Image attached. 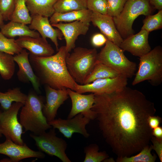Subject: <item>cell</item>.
Instances as JSON below:
<instances>
[{
	"label": "cell",
	"instance_id": "obj_1",
	"mask_svg": "<svg viewBox=\"0 0 162 162\" xmlns=\"http://www.w3.org/2000/svg\"><path fill=\"white\" fill-rule=\"evenodd\" d=\"M94 95L92 110L104 138L117 158L131 156L149 145L153 136L148 120L156 110L142 92L126 86Z\"/></svg>",
	"mask_w": 162,
	"mask_h": 162
},
{
	"label": "cell",
	"instance_id": "obj_2",
	"mask_svg": "<svg viewBox=\"0 0 162 162\" xmlns=\"http://www.w3.org/2000/svg\"><path fill=\"white\" fill-rule=\"evenodd\" d=\"M56 53L46 57L29 54L30 63L40 84L56 89L70 88L74 91L77 83L70 75L66 58L68 53L65 46L59 48Z\"/></svg>",
	"mask_w": 162,
	"mask_h": 162
},
{
	"label": "cell",
	"instance_id": "obj_3",
	"mask_svg": "<svg viewBox=\"0 0 162 162\" xmlns=\"http://www.w3.org/2000/svg\"><path fill=\"white\" fill-rule=\"evenodd\" d=\"M44 104L42 97L29 91L20 115V122L26 131L38 135L51 128L43 113Z\"/></svg>",
	"mask_w": 162,
	"mask_h": 162
},
{
	"label": "cell",
	"instance_id": "obj_4",
	"mask_svg": "<svg viewBox=\"0 0 162 162\" xmlns=\"http://www.w3.org/2000/svg\"><path fill=\"white\" fill-rule=\"evenodd\" d=\"M98 53L95 48L77 47L66 57L68 70L77 83L83 85L85 79L93 69L97 62Z\"/></svg>",
	"mask_w": 162,
	"mask_h": 162
},
{
	"label": "cell",
	"instance_id": "obj_5",
	"mask_svg": "<svg viewBox=\"0 0 162 162\" xmlns=\"http://www.w3.org/2000/svg\"><path fill=\"white\" fill-rule=\"evenodd\" d=\"M154 9L149 0H127L120 14L112 17L116 27L122 38L124 39L134 34L133 24L138 16L151 15Z\"/></svg>",
	"mask_w": 162,
	"mask_h": 162
},
{
	"label": "cell",
	"instance_id": "obj_6",
	"mask_svg": "<svg viewBox=\"0 0 162 162\" xmlns=\"http://www.w3.org/2000/svg\"><path fill=\"white\" fill-rule=\"evenodd\" d=\"M148 80L153 86L162 82V48L157 46L140 57L137 71L132 82L133 85Z\"/></svg>",
	"mask_w": 162,
	"mask_h": 162
},
{
	"label": "cell",
	"instance_id": "obj_7",
	"mask_svg": "<svg viewBox=\"0 0 162 162\" xmlns=\"http://www.w3.org/2000/svg\"><path fill=\"white\" fill-rule=\"evenodd\" d=\"M124 51L107 40L104 47L98 53L97 62L102 63L127 78H131L136 70V63L129 60Z\"/></svg>",
	"mask_w": 162,
	"mask_h": 162
},
{
	"label": "cell",
	"instance_id": "obj_8",
	"mask_svg": "<svg viewBox=\"0 0 162 162\" xmlns=\"http://www.w3.org/2000/svg\"><path fill=\"white\" fill-rule=\"evenodd\" d=\"M30 136L35 142L39 151L52 156H56L63 162H71L65 151L67 144L63 139L56 136L55 129L52 128L38 135L31 134Z\"/></svg>",
	"mask_w": 162,
	"mask_h": 162
},
{
	"label": "cell",
	"instance_id": "obj_9",
	"mask_svg": "<svg viewBox=\"0 0 162 162\" xmlns=\"http://www.w3.org/2000/svg\"><path fill=\"white\" fill-rule=\"evenodd\" d=\"M23 105L21 102H15L2 112L0 117V130L2 135L20 145L24 143L22 138L23 127L18 121L17 115Z\"/></svg>",
	"mask_w": 162,
	"mask_h": 162
},
{
	"label": "cell",
	"instance_id": "obj_10",
	"mask_svg": "<svg viewBox=\"0 0 162 162\" xmlns=\"http://www.w3.org/2000/svg\"><path fill=\"white\" fill-rule=\"evenodd\" d=\"M128 79L121 75L113 78L98 79L87 84L77 83L74 91L81 94L86 92L94 94L110 93L120 90L126 86Z\"/></svg>",
	"mask_w": 162,
	"mask_h": 162
},
{
	"label": "cell",
	"instance_id": "obj_11",
	"mask_svg": "<svg viewBox=\"0 0 162 162\" xmlns=\"http://www.w3.org/2000/svg\"><path fill=\"white\" fill-rule=\"evenodd\" d=\"M92 120L88 117L80 113L70 118L55 119L48 122L53 128L58 129L64 136L70 138L74 133H78L87 138L90 136L86 129V126Z\"/></svg>",
	"mask_w": 162,
	"mask_h": 162
},
{
	"label": "cell",
	"instance_id": "obj_12",
	"mask_svg": "<svg viewBox=\"0 0 162 162\" xmlns=\"http://www.w3.org/2000/svg\"><path fill=\"white\" fill-rule=\"evenodd\" d=\"M5 138L4 142L0 143V154L5 155L9 158L3 159L0 162H18L27 158L43 159L45 157L43 152L33 150L25 143L20 145L15 143L8 137Z\"/></svg>",
	"mask_w": 162,
	"mask_h": 162
},
{
	"label": "cell",
	"instance_id": "obj_13",
	"mask_svg": "<svg viewBox=\"0 0 162 162\" xmlns=\"http://www.w3.org/2000/svg\"><path fill=\"white\" fill-rule=\"evenodd\" d=\"M72 102V107L67 118H71L80 113L89 117L92 120L96 118V114L92 110L94 102V94H82L70 88H67Z\"/></svg>",
	"mask_w": 162,
	"mask_h": 162
},
{
	"label": "cell",
	"instance_id": "obj_14",
	"mask_svg": "<svg viewBox=\"0 0 162 162\" xmlns=\"http://www.w3.org/2000/svg\"><path fill=\"white\" fill-rule=\"evenodd\" d=\"M29 52L22 49L19 53L14 56V59L18 64L19 69L17 73L18 80L24 83L31 82L34 91L38 94L40 92V84L35 74L30 63Z\"/></svg>",
	"mask_w": 162,
	"mask_h": 162
},
{
	"label": "cell",
	"instance_id": "obj_15",
	"mask_svg": "<svg viewBox=\"0 0 162 162\" xmlns=\"http://www.w3.org/2000/svg\"><path fill=\"white\" fill-rule=\"evenodd\" d=\"M46 86V102L44 104L43 112L49 122L55 119L58 109L69 96L67 89H56Z\"/></svg>",
	"mask_w": 162,
	"mask_h": 162
},
{
	"label": "cell",
	"instance_id": "obj_16",
	"mask_svg": "<svg viewBox=\"0 0 162 162\" xmlns=\"http://www.w3.org/2000/svg\"><path fill=\"white\" fill-rule=\"evenodd\" d=\"M51 25L57 28L62 32L66 41V51L69 53L75 48V43L78 37L86 34L89 29L90 23L76 20L70 23L59 22Z\"/></svg>",
	"mask_w": 162,
	"mask_h": 162
},
{
	"label": "cell",
	"instance_id": "obj_17",
	"mask_svg": "<svg viewBox=\"0 0 162 162\" xmlns=\"http://www.w3.org/2000/svg\"><path fill=\"white\" fill-rule=\"evenodd\" d=\"M149 33L141 29L137 34L124 39L119 47L134 56H142L151 50L148 41Z\"/></svg>",
	"mask_w": 162,
	"mask_h": 162
},
{
	"label": "cell",
	"instance_id": "obj_18",
	"mask_svg": "<svg viewBox=\"0 0 162 162\" xmlns=\"http://www.w3.org/2000/svg\"><path fill=\"white\" fill-rule=\"evenodd\" d=\"M91 22L100 29L108 40L120 46L123 39L118 31L112 17L107 14L92 12Z\"/></svg>",
	"mask_w": 162,
	"mask_h": 162
},
{
	"label": "cell",
	"instance_id": "obj_19",
	"mask_svg": "<svg viewBox=\"0 0 162 162\" xmlns=\"http://www.w3.org/2000/svg\"><path fill=\"white\" fill-rule=\"evenodd\" d=\"M15 41L20 47L28 50L29 54L33 56L46 57L53 55L55 52L46 39L42 37H19Z\"/></svg>",
	"mask_w": 162,
	"mask_h": 162
},
{
	"label": "cell",
	"instance_id": "obj_20",
	"mask_svg": "<svg viewBox=\"0 0 162 162\" xmlns=\"http://www.w3.org/2000/svg\"><path fill=\"white\" fill-rule=\"evenodd\" d=\"M32 19L29 27L37 30L43 38H50L54 44L56 50H58V39L62 40L63 36L61 31L55 28L50 24L48 17L40 15L31 16Z\"/></svg>",
	"mask_w": 162,
	"mask_h": 162
},
{
	"label": "cell",
	"instance_id": "obj_21",
	"mask_svg": "<svg viewBox=\"0 0 162 162\" xmlns=\"http://www.w3.org/2000/svg\"><path fill=\"white\" fill-rule=\"evenodd\" d=\"M0 28V32L8 38H14L16 36L40 37L38 32L31 29L27 25L12 21L6 24H4Z\"/></svg>",
	"mask_w": 162,
	"mask_h": 162
},
{
	"label": "cell",
	"instance_id": "obj_22",
	"mask_svg": "<svg viewBox=\"0 0 162 162\" xmlns=\"http://www.w3.org/2000/svg\"><path fill=\"white\" fill-rule=\"evenodd\" d=\"M92 12L86 9L64 13L55 12L50 17L49 21L51 24H56L62 22H70L76 20L90 23Z\"/></svg>",
	"mask_w": 162,
	"mask_h": 162
},
{
	"label": "cell",
	"instance_id": "obj_23",
	"mask_svg": "<svg viewBox=\"0 0 162 162\" xmlns=\"http://www.w3.org/2000/svg\"><path fill=\"white\" fill-rule=\"evenodd\" d=\"M57 0H26L31 16L40 15L48 17L55 12L54 5Z\"/></svg>",
	"mask_w": 162,
	"mask_h": 162
},
{
	"label": "cell",
	"instance_id": "obj_24",
	"mask_svg": "<svg viewBox=\"0 0 162 162\" xmlns=\"http://www.w3.org/2000/svg\"><path fill=\"white\" fill-rule=\"evenodd\" d=\"M27 95L22 93L20 88L9 89L5 92H0V104L4 110L8 109L12 103L20 102L24 104Z\"/></svg>",
	"mask_w": 162,
	"mask_h": 162
},
{
	"label": "cell",
	"instance_id": "obj_25",
	"mask_svg": "<svg viewBox=\"0 0 162 162\" xmlns=\"http://www.w3.org/2000/svg\"><path fill=\"white\" fill-rule=\"evenodd\" d=\"M120 75L121 74L106 65L97 62L92 71L85 79L84 84L89 83L98 79L113 78Z\"/></svg>",
	"mask_w": 162,
	"mask_h": 162
},
{
	"label": "cell",
	"instance_id": "obj_26",
	"mask_svg": "<svg viewBox=\"0 0 162 162\" xmlns=\"http://www.w3.org/2000/svg\"><path fill=\"white\" fill-rule=\"evenodd\" d=\"M32 19L26 0H15V6L10 20L29 24Z\"/></svg>",
	"mask_w": 162,
	"mask_h": 162
},
{
	"label": "cell",
	"instance_id": "obj_27",
	"mask_svg": "<svg viewBox=\"0 0 162 162\" xmlns=\"http://www.w3.org/2000/svg\"><path fill=\"white\" fill-rule=\"evenodd\" d=\"M15 70L13 55L0 51V75L5 80L10 79Z\"/></svg>",
	"mask_w": 162,
	"mask_h": 162
},
{
	"label": "cell",
	"instance_id": "obj_28",
	"mask_svg": "<svg viewBox=\"0 0 162 162\" xmlns=\"http://www.w3.org/2000/svg\"><path fill=\"white\" fill-rule=\"evenodd\" d=\"M54 7L55 12L60 13L86 9L87 0H57Z\"/></svg>",
	"mask_w": 162,
	"mask_h": 162
},
{
	"label": "cell",
	"instance_id": "obj_29",
	"mask_svg": "<svg viewBox=\"0 0 162 162\" xmlns=\"http://www.w3.org/2000/svg\"><path fill=\"white\" fill-rule=\"evenodd\" d=\"M152 147L148 145L144 147L139 153L134 156L117 158V162H154L157 158L155 154H152Z\"/></svg>",
	"mask_w": 162,
	"mask_h": 162
},
{
	"label": "cell",
	"instance_id": "obj_30",
	"mask_svg": "<svg viewBox=\"0 0 162 162\" xmlns=\"http://www.w3.org/2000/svg\"><path fill=\"white\" fill-rule=\"evenodd\" d=\"M98 146L96 144H91L84 148L85 157L84 162H101L109 157L105 151L99 152Z\"/></svg>",
	"mask_w": 162,
	"mask_h": 162
},
{
	"label": "cell",
	"instance_id": "obj_31",
	"mask_svg": "<svg viewBox=\"0 0 162 162\" xmlns=\"http://www.w3.org/2000/svg\"><path fill=\"white\" fill-rule=\"evenodd\" d=\"M22 49L14 38H7L0 32V51L13 55L19 53Z\"/></svg>",
	"mask_w": 162,
	"mask_h": 162
},
{
	"label": "cell",
	"instance_id": "obj_32",
	"mask_svg": "<svg viewBox=\"0 0 162 162\" xmlns=\"http://www.w3.org/2000/svg\"><path fill=\"white\" fill-rule=\"evenodd\" d=\"M143 26L141 29L148 32L160 29L162 28V10L154 15L146 16L143 21Z\"/></svg>",
	"mask_w": 162,
	"mask_h": 162
},
{
	"label": "cell",
	"instance_id": "obj_33",
	"mask_svg": "<svg viewBox=\"0 0 162 162\" xmlns=\"http://www.w3.org/2000/svg\"><path fill=\"white\" fill-rule=\"evenodd\" d=\"M127 0H106L107 14L112 17L118 16Z\"/></svg>",
	"mask_w": 162,
	"mask_h": 162
},
{
	"label": "cell",
	"instance_id": "obj_34",
	"mask_svg": "<svg viewBox=\"0 0 162 162\" xmlns=\"http://www.w3.org/2000/svg\"><path fill=\"white\" fill-rule=\"evenodd\" d=\"M87 9L103 14H107L106 0H87Z\"/></svg>",
	"mask_w": 162,
	"mask_h": 162
},
{
	"label": "cell",
	"instance_id": "obj_35",
	"mask_svg": "<svg viewBox=\"0 0 162 162\" xmlns=\"http://www.w3.org/2000/svg\"><path fill=\"white\" fill-rule=\"evenodd\" d=\"M15 6V0H0V10L4 21L10 20Z\"/></svg>",
	"mask_w": 162,
	"mask_h": 162
},
{
	"label": "cell",
	"instance_id": "obj_36",
	"mask_svg": "<svg viewBox=\"0 0 162 162\" xmlns=\"http://www.w3.org/2000/svg\"><path fill=\"white\" fill-rule=\"evenodd\" d=\"M152 149L156 152L160 161L162 162V139L158 138L152 136L151 140Z\"/></svg>",
	"mask_w": 162,
	"mask_h": 162
},
{
	"label": "cell",
	"instance_id": "obj_37",
	"mask_svg": "<svg viewBox=\"0 0 162 162\" xmlns=\"http://www.w3.org/2000/svg\"><path fill=\"white\" fill-rule=\"evenodd\" d=\"M107 39L102 34L97 33L92 37L91 42L92 44L96 47H100L105 44Z\"/></svg>",
	"mask_w": 162,
	"mask_h": 162
},
{
	"label": "cell",
	"instance_id": "obj_38",
	"mask_svg": "<svg viewBox=\"0 0 162 162\" xmlns=\"http://www.w3.org/2000/svg\"><path fill=\"white\" fill-rule=\"evenodd\" d=\"M161 121L160 117L154 115L150 116L148 120L149 126L152 130L159 126Z\"/></svg>",
	"mask_w": 162,
	"mask_h": 162
},
{
	"label": "cell",
	"instance_id": "obj_39",
	"mask_svg": "<svg viewBox=\"0 0 162 162\" xmlns=\"http://www.w3.org/2000/svg\"><path fill=\"white\" fill-rule=\"evenodd\" d=\"M152 134L153 136L160 139H162V128L159 126L152 130Z\"/></svg>",
	"mask_w": 162,
	"mask_h": 162
},
{
	"label": "cell",
	"instance_id": "obj_40",
	"mask_svg": "<svg viewBox=\"0 0 162 162\" xmlns=\"http://www.w3.org/2000/svg\"><path fill=\"white\" fill-rule=\"evenodd\" d=\"M150 4L154 9L162 10V0H149Z\"/></svg>",
	"mask_w": 162,
	"mask_h": 162
},
{
	"label": "cell",
	"instance_id": "obj_41",
	"mask_svg": "<svg viewBox=\"0 0 162 162\" xmlns=\"http://www.w3.org/2000/svg\"><path fill=\"white\" fill-rule=\"evenodd\" d=\"M3 17L0 10V28L4 23Z\"/></svg>",
	"mask_w": 162,
	"mask_h": 162
},
{
	"label": "cell",
	"instance_id": "obj_42",
	"mask_svg": "<svg viewBox=\"0 0 162 162\" xmlns=\"http://www.w3.org/2000/svg\"><path fill=\"white\" fill-rule=\"evenodd\" d=\"M115 161L112 158H109V157L105 159L103 162H115Z\"/></svg>",
	"mask_w": 162,
	"mask_h": 162
},
{
	"label": "cell",
	"instance_id": "obj_43",
	"mask_svg": "<svg viewBox=\"0 0 162 162\" xmlns=\"http://www.w3.org/2000/svg\"><path fill=\"white\" fill-rule=\"evenodd\" d=\"M2 111L0 109V117L1 115ZM2 136V132L0 130V138H1Z\"/></svg>",
	"mask_w": 162,
	"mask_h": 162
}]
</instances>
